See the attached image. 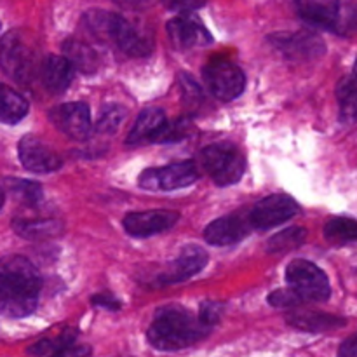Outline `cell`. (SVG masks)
<instances>
[{"label":"cell","mask_w":357,"mask_h":357,"mask_svg":"<svg viewBox=\"0 0 357 357\" xmlns=\"http://www.w3.org/2000/svg\"><path fill=\"white\" fill-rule=\"evenodd\" d=\"M194 131V124L190 122V119L187 117H181L176 119L173 122H166L162 126L159 132L153 136L152 142L153 143H174V142H180V139L188 138Z\"/></svg>","instance_id":"83f0119b"},{"label":"cell","mask_w":357,"mask_h":357,"mask_svg":"<svg viewBox=\"0 0 357 357\" xmlns=\"http://www.w3.org/2000/svg\"><path fill=\"white\" fill-rule=\"evenodd\" d=\"M49 121L56 129L68 138L82 142L89 136L93 122H91V112L86 103L73 101V103H63L49 112Z\"/></svg>","instance_id":"9c48e42d"},{"label":"cell","mask_w":357,"mask_h":357,"mask_svg":"<svg viewBox=\"0 0 357 357\" xmlns=\"http://www.w3.org/2000/svg\"><path fill=\"white\" fill-rule=\"evenodd\" d=\"M114 44L126 52L128 56L135 58H143L153 51V37L142 26H136L131 21L122 17L119 23L117 31H115Z\"/></svg>","instance_id":"e0dca14e"},{"label":"cell","mask_w":357,"mask_h":357,"mask_svg":"<svg viewBox=\"0 0 357 357\" xmlns=\"http://www.w3.org/2000/svg\"><path fill=\"white\" fill-rule=\"evenodd\" d=\"M288 323L293 328H296V330L310 331V333H323V331H330L335 330V328L345 326V321L340 319V317L319 312L295 314V316H289Z\"/></svg>","instance_id":"cb8c5ba5"},{"label":"cell","mask_w":357,"mask_h":357,"mask_svg":"<svg viewBox=\"0 0 357 357\" xmlns=\"http://www.w3.org/2000/svg\"><path fill=\"white\" fill-rule=\"evenodd\" d=\"M202 164L209 176L220 187L237 183L246 171V159L237 146L215 143L202 150Z\"/></svg>","instance_id":"277c9868"},{"label":"cell","mask_w":357,"mask_h":357,"mask_svg":"<svg viewBox=\"0 0 357 357\" xmlns=\"http://www.w3.org/2000/svg\"><path fill=\"white\" fill-rule=\"evenodd\" d=\"M268 42L291 61H310L326 51V45L310 31H282L268 37Z\"/></svg>","instance_id":"ba28073f"},{"label":"cell","mask_w":357,"mask_h":357,"mask_svg":"<svg viewBox=\"0 0 357 357\" xmlns=\"http://www.w3.org/2000/svg\"><path fill=\"white\" fill-rule=\"evenodd\" d=\"M199 180V169L194 160H181L164 167H152L143 171L139 187L152 192H171L194 185Z\"/></svg>","instance_id":"8992f818"},{"label":"cell","mask_w":357,"mask_h":357,"mask_svg":"<svg viewBox=\"0 0 357 357\" xmlns=\"http://www.w3.org/2000/svg\"><path fill=\"white\" fill-rule=\"evenodd\" d=\"M338 357H357V333L349 337L338 349Z\"/></svg>","instance_id":"74e56055"},{"label":"cell","mask_w":357,"mask_h":357,"mask_svg":"<svg viewBox=\"0 0 357 357\" xmlns=\"http://www.w3.org/2000/svg\"><path fill=\"white\" fill-rule=\"evenodd\" d=\"M286 279L288 284L302 296L303 302H326L331 295L326 274L312 261H291L286 268Z\"/></svg>","instance_id":"5b68a950"},{"label":"cell","mask_w":357,"mask_h":357,"mask_svg":"<svg viewBox=\"0 0 357 357\" xmlns=\"http://www.w3.org/2000/svg\"><path fill=\"white\" fill-rule=\"evenodd\" d=\"M354 75H357V61H356V65H354Z\"/></svg>","instance_id":"b9f144b4"},{"label":"cell","mask_w":357,"mask_h":357,"mask_svg":"<svg viewBox=\"0 0 357 357\" xmlns=\"http://www.w3.org/2000/svg\"><path fill=\"white\" fill-rule=\"evenodd\" d=\"M121 20V14L101 9H91L84 14V24H86L87 30H89L94 37L100 38V40L107 42H114L115 31H117Z\"/></svg>","instance_id":"44dd1931"},{"label":"cell","mask_w":357,"mask_h":357,"mask_svg":"<svg viewBox=\"0 0 357 357\" xmlns=\"http://www.w3.org/2000/svg\"><path fill=\"white\" fill-rule=\"evenodd\" d=\"M63 52H65V58L72 61L75 70L82 73H94L100 66V58H98L96 51L91 45L75 40V38H70L63 44Z\"/></svg>","instance_id":"603a6c76"},{"label":"cell","mask_w":357,"mask_h":357,"mask_svg":"<svg viewBox=\"0 0 357 357\" xmlns=\"http://www.w3.org/2000/svg\"><path fill=\"white\" fill-rule=\"evenodd\" d=\"M178 220H180V213L169 211V209H153V211L129 213L122 225L129 236L150 237L173 229Z\"/></svg>","instance_id":"7c38bea8"},{"label":"cell","mask_w":357,"mask_h":357,"mask_svg":"<svg viewBox=\"0 0 357 357\" xmlns=\"http://www.w3.org/2000/svg\"><path fill=\"white\" fill-rule=\"evenodd\" d=\"M208 0H162L164 6L171 10H180V13H188L202 7Z\"/></svg>","instance_id":"d590c367"},{"label":"cell","mask_w":357,"mask_h":357,"mask_svg":"<svg viewBox=\"0 0 357 357\" xmlns=\"http://www.w3.org/2000/svg\"><path fill=\"white\" fill-rule=\"evenodd\" d=\"M251 229L253 225L250 222V215L248 218H243L241 215L234 213V215L222 216L209 223L204 230V239L211 246H230V244L243 241Z\"/></svg>","instance_id":"5bb4252c"},{"label":"cell","mask_w":357,"mask_h":357,"mask_svg":"<svg viewBox=\"0 0 357 357\" xmlns=\"http://www.w3.org/2000/svg\"><path fill=\"white\" fill-rule=\"evenodd\" d=\"M126 110L121 105H108L103 108L100 119L96 122V131L98 132H114L115 129L121 126V122L124 121Z\"/></svg>","instance_id":"4dcf8cb0"},{"label":"cell","mask_w":357,"mask_h":357,"mask_svg":"<svg viewBox=\"0 0 357 357\" xmlns=\"http://www.w3.org/2000/svg\"><path fill=\"white\" fill-rule=\"evenodd\" d=\"M337 33H357V6H354V3H344V6H342V14L340 21H338Z\"/></svg>","instance_id":"836d02e7"},{"label":"cell","mask_w":357,"mask_h":357,"mask_svg":"<svg viewBox=\"0 0 357 357\" xmlns=\"http://www.w3.org/2000/svg\"><path fill=\"white\" fill-rule=\"evenodd\" d=\"M211 326L204 324L201 317H195L183 307H164L155 314L149 328V342L159 351L173 352L187 349L206 338Z\"/></svg>","instance_id":"7a4b0ae2"},{"label":"cell","mask_w":357,"mask_h":357,"mask_svg":"<svg viewBox=\"0 0 357 357\" xmlns=\"http://www.w3.org/2000/svg\"><path fill=\"white\" fill-rule=\"evenodd\" d=\"M167 119L160 108H145L142 114L136 119L135 126L129 131L128 139L126 143L128 145H136V143H145L152 142L153 136L162 129V126L166 124Z\"/></svg>","instance_id":"d6986e66"},{"label":"cell","mask_w":357,"mask_h":357,"mask_svg":"<svg viewBox=\"0 0 357 357\" xmlns=\"http://www.w3.org/2000/svg\"><path fill=\"white\" fill-rule=\"evenodd\" d=\"M298 213L295 199L284 194H274L258 202L250 213V222L253 229L267 230L288 222Z\"/></svg>","instance_id":"30bf717a"},{"label":"cell","mask_w":357,"mask_h":357,"mask_svg":"<svg viewBox=\"0 0 357 357\" xmlns=\"http://www.w3.org/2000/svg\"><path fill=\"white\" fill-rule=\"evenodd\" d=\"M178 86H180L181 98H183L185 105L195 108L199 103H201L202 100L201 87L197 86V82H195L188 73H180V75H178Z\"/></svg>","instance_id":"1f68e13d"},{"label":"cell","mask_w":357,"mask_h":357,"mask_svg":"<svg viewBox=\"0 0 357 357\" xmlns=\"http://www.w3.org/2000/svg\"><path fill=\"white\" fill-rule=\"evenodd\" d=\"M305 229H302V227H291V229H286L282 232L275 234L274 237H271L267 243V251L268 253H288V251L298 248L305 241Z\"/></svg>","instance_id":"484cf974"},{"label":"cell","mask_w":357,"mask_h":357,"mask_svg":"<svg viewBox=\"0 0 357 357\" xmlns=\"http://www.w3.org/2000/svg\"><path fill=\"white\" fill-rule=\"evenodd\" d=\"M40 75L42 86L51 94H61L72 84L73 75H75V66L72 65L68 58L65 56H47L40 63Z\"/></svg>","instance_id":"ac0fdd59"},{"label":"cell","mask_w":357,"mask_h":357,"mask_svg":"<svg viewBox=\"0 0 357 357\" xmlns=\"http://www.w3.org/2000/svg\"><path fill=\"white\" fill-rule=\"evenodd\" d=\"M167 35L176 49L204 47L211 44L213 37L201 24V21L190 16L174 17L167 23Z\"/></svg>","instance_id":"9a60e30c"},{"label":"cell","mask_w":357,"mask_h":357,"mask_svg":"<svg viewBox=\"0 0 357 357\" xmlns=\"http://www.w3.org/2000/svg\"><path fill=\"white\" fill-rule=\"evenodd\" d=\"M17 155L24 169L35 174L54 173L63 166L61 157L33 135L21 138V142L17 143Z\"/></svg>","instance_id":"8fae6325"},{"label":"cell","mask_w":357,"mask_h":357,"mask_svg":"<svg viewBox=\"0 0 357 357\" xmlns=\"http://www.w3.org/2000/svg\"><path fill=\"white\" fill-rule=\"evenodd\" d=\"M204 80L209 91L222 101H232L243 94L246 87L244 72L225 58H215L204 66Z\"/></svg>","instance_id":"52a82bcc"},{"label":"cell","mask_w":357,"mask_h":357,"mask_svg":"<svg viewBox=\"0 0 357 357\" xmlns=\"http://www.w3.org/2000/svg\"><path fill=\"white\" fill-rule=\"evenodd\" d=\"M94 305L98 307H105V309H110V310H117L119 307H121V302H117L115 298H112V296H94L93 298Z\"/></svg>","instance_id":"f35d334b"},{"label":"cell","mask_w":357,"mask_h":357,"mask_svg":"<svg viewBox=\"0 0 357 357\" xmlns=\"http://www.w3.org/2000/svg\"><path fill=\"white\" fill-rule=\"evenodd\" d=\"M2 204H3V192L0 190V209H2Z\"/></svg>","instance_id":"60d3db41"},{"label":"cell","mask_w":357,"mask_h":357,"mask_svg":"<svg viewBox=\"0 0 357 357\" xmlns=\"http://www.w3.org/2000/svg\"><path fill=\"white\" fill-rule=\"evenodd\" d=\"M28 101L23 94L14 91L13 87L0 84V122L3 124H17L21 119L26 117Z\"/></svg>","instance_id":"7402d4cb"},{"label":"cell","mask_w":357,"mask_h":357,"mask_svg":"<svg viewBox=\"0 0 357 357\" xmlns=\"http://www.w3.org/2000/svg\"><path fill=\"white\" fill-rule=\"evenodd\" d=\"M40 275L30 260L20 255L0 258V314L30 316L40 293Z\"/></svg>","instance_id":"6da1fadb"},{"label":"cell","mask_w":357,"mask_h":357,"mask_svg":"<svg viewBox=\"0 0 357 357\" xmlns=\"http://www.w3.org/2000/svg\"><path fill=\"white\" fill-rule=\"evenodd\" d=\"M0 68L17 82H28L40 70L37 54L23 31L10 30L0 38Z\"/></svg>","instance_id":"3957f363"},{"label":"cell","mask_w":357,"mask_h":357,"mask_svg":"<svg viewBox=\"0 0 357 357\" xmlns=\"http://www.w3.org/2000/svg\"><path fill=\"white\" fill-rule=\"evenodd\" d=\"M337 93L342 105V115L349 121H357V75L342 80Z\"/></svg>","instance_id":"4316f807"},{"label":"cell","mask_w":357,"mask_h":357,"mask_svg":"<svg viewBox=\"0 0 357 357\" xmlns=\"http://www.w3.org/2000/svg\"><path fill=\"white\" fill-rule=\"evenodd\" d=\"M208 265V253L199 246H185L183 251L167 265L166 271L160 274L162 284H176L194 278Z\"/></svg>","instance_id":"4fadbf2b"},{"label":"cell","mask_w":357,"mask_h":357,"mask_svg":"<svg viewBox=\"0 0 357 357\" xmlns=\"http://www.w3.org/2000/svg\"><path fill=\"white\" fill-rule=\"evenodd\" d=\"M324 237L333 244H347L357 241V220L331 218L324 227Z\"/></svg>","instance_id":"d4e9b609"},{"label":"cell","mask_w":357,"mask_h":357,"mask_svg":"<svg viewBox=\"0 0 357 357\" xmlns=\"http://www.w3.org/2000/svg\"><path fill=\"white\" fill-rule=\"evenodd\" d=\"M47 357H91V347H87V345H70V347L61 349V351Z\"/></svg>","instance_id":"8d00e7d4"},{"label":"cell","mask_w":357,"mask_h":357,"mask_svg":"<svg viewBox=\"0 0 357 357\" xmlns=\"http://www.w3.org/2000/svg\"><path fill=\"white\" fill-rule=\"evenodd\" d=\"M9 192H13L14 197L20 199L24 204H37L42 199V187L35 181L10 180Z\"/></svg>","instance_id":"f546056e"},{"label":"cell","mask_w":357,"mask_h":357,"mask_svg":"<svg viewBox=\"0 0 357 357\" xmlns=\"http://www.w3.org/2000/svg\"><path fill=\"white\" fill-rule=\"evenodd\" d=\"M13 230L23 239L44 241L59 236L63 232V223L49 218H16L13 222Z\"/></svg>","instance_id":"ffe728a7"},{"label":"cell","mask_w":357,"mask_h":357,"mask_svg":"<svg viewBox=\"0 0 357 357\" xmlns=\"http://www.w3.org/2000/svg\"><path fill=\"white\" fill-rule=\"evenodd\" d=\"M75 337H77L75 331L68 330L56 338H45V340H40L35 345H31V347L28 349V354L33 357H47L54 354V352L61 351V349H66L70 347V345H73Z\"/></svg>","instance_id":"f1b7e54d"},{"label":"cell","mask_w":357,"mask_h":357,"mask_svg":"<svg viewBox=\"0 0 357 357\" xmlns=\"http://www.w3.org/2000/svg\"><path fill=\"white\" fill-rule=\"evenodd\" d=\"M295 6L300 16L310 24L337 31L344 6L340 0H295Z\"/></svg>","instance_id":"2e32d148"},{"label":"cell","mask_w":357,"mask_h":357,"mask_svg":"<svg viewBox=\"0 0 357 357\" xmlns=\"http://www.w3.org/2000/svg\"><path fill=\"white\" fill-rule=\"evenodd\" d=\"M303 302L302 296L289 286L288 289H275L274 293L268 295V303L272 307H279V309H288V307H296Z\"/></svg>","instance_id":"d6a6232c"},{"label":"cell","mask_w":357,"mask_h":357,"mask_svg":"<svg viewBox=\"0 0 357 357\" xmlns=\"http://www.w3.org/2000/svg\"><path fill=\"white\" fill-rule=\"evenodd\" d=\"M115 2L121 3V6H126V7H139V6H143L146 0H115Z\"/></svg>","instance_id":"ab89813d"},{"label":"cell","mask_w":357,"mask_h":357,"mask_svg":"<svg viewBox=\"0 0 357 357\" xmlns=\"http://www.w3.org/2000/svg\"><path fill=\"white\" fill-rule=\"evenodd\" d=\"M223 312V305L220 302H206L201 305V312H199V317L204 324L208 326H215L216 323L220 321Z\"/></svg>","instance_id":"e575fe53"}]
</instances>
